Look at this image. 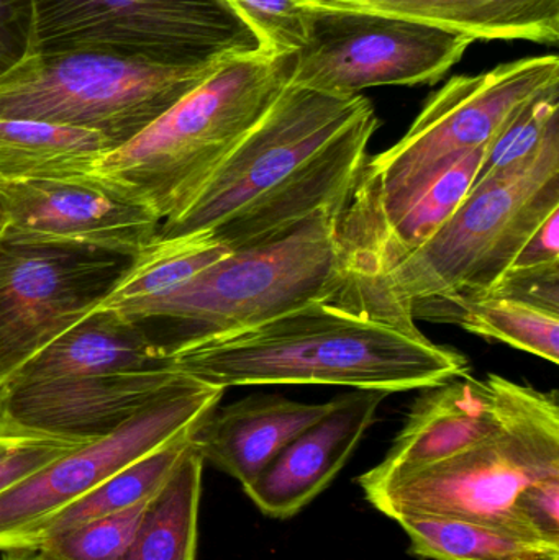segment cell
<instances>
[{"label":"cell","instance_id":"obj_1","mask_svg":"<svg viewBox=\"0 0 559 560\" xmlns=\"http://www.w3.org/2000/svg\"><path fill=\"white\" fill-rule=\"evenodd\" d=\"M380 127L361 94L289 81L261 120L160 238L207 230L230 252L275 242L347 207Z\"/></svg>","mask_w":559,"mask_h":560},{"label":"cell","instance_id":"obj_2","mask_svg":"<svg viewBox=\"0 0 559 560\" xmlns=\"http://www.w3.org/2000/svg\"><path fill=\"white\" fill-rule=\"evenodd\" d=\"M170 365L216 387L337 385L409 392L469 374L456 349L420 329L374 318L335 300L308 303L246 331L177 349Z\"/></svg>","mask_w":559,"mask_h":560},{"label":"cell","instance_id":"obj_3","mask_svg":"<svg viewBox=\"0 0 559 560\" xmlns=\"http://www.w3.org/2000/svg\"><path fill=\"white\" fill-rule=\"evenodd\" d=\"M558 210L555 138L525 166L473 186L426 243L377 271L345 280L335 302L400 328L419 329L414 306L488 292Z\"/></svg>","mask_w":559,"mask_h":560},{"label":"cell","instance_id":"obj_4","mask_svg":"<svg viewBox=\"0 0 559 560\" xmlns=\"http://www.w3.org/2000/svg\"><path fill=\"white\" fill-rule=\"evenodd\" d=\"M341 212L314 217L275 242L230 252L170 295L114 310L170 358L186 346L335 300L345 282Z\"/></svg>","mask_w":559,"mask_h":560},{"label":"cell","instance_id":"obj_5","mask_svg":"<svg viewBox=\"0 0 559 560\" xmlns=\"http://www.w3.org/2000/svg\"><path fill=\"white\" fill-rule=\"evenodd\" d=\"M294 56L232 59L127 143L95 164V176L151 207L163 223L194 202L216 171L291 81Z\"/></svg>","mask_w":559,"mask_h":560},{"label":"cell","instance_id":"obj_6","mask_svg":"<svg viewBox=\"0 0 559 560\" xmlns=\"http://www.w3.org/2000/svg\"><path fill=\"white\" fill-rule=\"evenodd\" d=\"M229 61L176 65L115 52H23L0 75V118L88 128L112 151Z\"/></svg>","mask_w":559,"mask_h":560},{"label":"cell","instance_id":"obj_7","mask_svg":"<svg viewBox=\"0 0 559 560\" xmlns=\"http://www.w3.org/2000/svg\"><path fill=\"white\" fill-rule=\"evenodd\" d=\"M551 477H559L558 392L517 382L508 418L491 438L364 490V495L393 520L432 513L498 523L525 533L514 518L515 500L532 483Z\"/></svg>","mask_w":559,"mask_h":560},{"label":"cell","instance_id":"obj_8","mask_svg":"<svg viewBox=\"0 0 559 560\" xmlns=\"http://www.w3.org/2000/svg\"><path fill=\"white\" fill-rule=\"evenodd\" d=\"M28 55L115 52L176 65L266 55L223 0H25Z\"/></svg>","mask_w":559,"mask_h":560},{"label":"cell","instance_id":"obj_9","mask_svg":"<svg viewBox=\"0 0 559 560\" xmlns=\"http://www.w3.org/2000/svg\"><path fill=\"white\" fill-rule=\"evenodd\" d=\"M554 88H559L555 55L453 78L394 147L368 158L354 192L376 207L393 202L443 161L488 147L525 104Z\"/></svg>","mask_w":559,"mask_h":560},{"label":"cell","instance_id":"obj_10","mask_svg":"<svg viewBox=\"0 0 559 560\" xmlns=\"http://www.w3.org/2000/svg\"><path fill=\"white\" fill-rule=\"evenodd\" d=\"M473 42L465 33L399 16L308 7L307 39L295 52L291 82L343 95L432 84Z\"/></svg>","mask_w":559,"mask_h":560},{"label":"cell","instance_id":"obj_11","mask_svg":"<svg viewBox=\"0 0 559 560\" xmlns=\"http://www.w3.org/2000/svg\"><path fill=\"white\" fill-rule=\"evenodd\" d=\"M137 255L0 235V390L97 308Z\"/></svg>","mask_w":559,"mask_h":560},{"label":"cell","instance_id":"obj_12","mask_svg":"<svg viewBox=\"0 0 559 560\" xmlns=\"http://www.w3.org/2000/svg\"><path fill=\"white\" fill-rule=\"evenodd\" d=\"M225 388L190 377L112 433L89 441L0 493V552L23 549L46 522L108 477L183 434L219 407Z\"/></svg>","mask_w":559,"mask_h":560},{"label":"cell","instance_id":"obj_13","mask_svg":"<svg viewBox=\"0 0 559 560\" xmlns=\"http://www.w3.org/2000/svg\"><path fill=\"white\" fill-rule=\"evenodd\" d=\"M160 230L150 206L95 174L0 180V235L7 238L138 255Z\"/></svg>","mask_w":559,"mask_h":560},{"label":"cell","instance_id":"obj_14","mask_svg":"<svg viewBox=\"0 0 559 560\" xmlns=\"http://www.w3.org/2000/svg\"><path fill=\"white\" fill-rule=\"evenodd\" d=\"M189 375L171 368L49 381H13L0 390L10 423L61 436L95 440L183 387Z\"/></svg>","mask_w":559,"mask_h":560},{"label":"cell","instance_id":"obj_15","mask_svg":"<svg viewBox=\"0 0 559 560\" xmlns=\"http://www.w3.org/2000/svg\"><path fill=\"white\" fill-rule=\"evenodd\" d=\"M515 387L517 382L502 375L481 381L466 374L423 388L386 457L358 477L363 492L491 438L508 418Z\"/></svg>","mask_w":559,"mask_h":560},{"label":"cell","instance_id":"obj_16","mask_svg":"<svg viewBox=\"0 0 559 560\" xmlns=\"http://www.w3.org/2000/svg\"><path fill=\"white\" fill-rule=\"evenodd\" d=\"M386 395L354 390L335 398L324 418L299 434L249 486L243 487L246 497L269 518L298 515L347 466Z\"/></svg>","mask_w":559,"mask_h":560},{"label":"cell","instance_id":"obj_17","mask_svg":"<svg viewBox=\"0 0 559 560\" xmlns=\"http://www.w3.org/2000/svg\"><path fill=\"white\" fill-rule=\"evenodd\" d=\"M331 407L334 400L302 404L282 395H252L217 407L197 428L193 441L203 463L246 487Z\"/></svg>","mask_w":559,"mask_h":560},{"label":"cell","instance_id":"obj_18","mask_svg":"<svg viewBox=\"0 0 559 560\" xmlns=\"http://www.w3.org/2000/svg\"><path fill=\"white\" fill-rule=\"evenodd\" d=\"M322 9L360 10L429 23L473 39H525L555 45L559 0H298Z\"/></svg>","mask_w":559,"mask_h":560},{"label":"cell","instance_id":"obj_19","mask_svg":"<svg viewBox=\"0 0 559 560\" xmlns=\"http://www.w3.org/2000/svg\"><path fill=\"white\" fill-rule=\"evenodd\" d=\"M147 332L114 308L92 310L38 352L13 381H49L167 368ZM12 381V382H13Z\"/></svg>","mask_w":559,"mask_h":560},{"label":"cell","instance_id":"obj_20","mask_svg":"<svg viewBox=\"0 0 559 560\" xmlns=\"http://www.w3.org/2000/svg\"><path fill=\"white\" fill-rule=\"evenodd\" d=\"M108 151V141L88 128L30 118H0L2 183L89 176Z\"/></svg>","mask_w":559,"mask_h":560},{"label":"cell","instance_id":"obj_21","mask_svg":"<svg viewBox=\"0 0 559 560\" xmlns=\"http://www.w3.org/2000/svg\"><path fill=\"white\" fill-rule=\"evenodd\" d=\"M412 316L456 323L473 335L558 364L559 312L531 300L494 292L453 296L419 303L414 306Z\"/></svg>","mask_w":559,"mask_h":560},{"label":"cell","instance_id":"obj_22","mask_svg":"<svg viewBox=\"0 0 559 560\" xmlns=\"http://www.w3.org/2000/svg\"><path fill=\"white\" fill-rule=\"evenodd\" d=\"M394 522L409 536L410 552L432 560H559V546L498 523L412 513Z\"/></svg>","mask_w":559,"mask_h":560},{"label":"cell","instance_id":"obj_23","mask_svg":"<svg viewBox=\"0 0 559 560\" xmlns=\"http://www.w3.org/2000/svg\"><path fill=\"white\" fill-rule=\"evenodd\" d=\"M194 433L196 431H190V433L170 441L153 453L147 454L108 477L91 493L82 497L81 500L46 522L23 549L33 551L39 542L59 535V533L68 532V529L94 522V520L125 512V510L133 509L148 500H153L179 466L184 454L189 450Z\"/></svg>","mask_w":559,"mask_h":560},{"label":"cell","instance_id":"obj_24","mask_svg":"<svg viewBox=\"0 0 559 560\" xmlns=\"http://www.w3.org/2000/svg\"><path fill=\"white\" fill-rule=\"evenodd\" d=\"M203 459L194 441L154 497L125 560H196Z\"/></svg>","mask_w":559,"mask_h":560},{"label":"cell","instance_id":"obj_25","mask_svg":"<svg viewBox=\"0 0 559 560\" xmlns=\"http://www.w3.org/2000/svg\"><path fill=\"white\" fill-rule=\"evenodd\" d=\"M229 253L230 249L207 230L171 238L158 236L138 253L130 271L98 306L124 308L170 295Z\"/></svg>","mask_w":559,"mask_h":560},{"label":"cell","instance_id":"obj_26","mask_svg":"<svg viewBox=\"0 0 559 560\" xmlns=\"http://www.w3.org/2000/svg\"><path fill=\"white\" fill-rule=\"evenodd\" d=\"M555 138H559V88L532 98L505 124L486 147L473 186L525 166Z\"/></svg>","mask_w":559,"mask_h":560},{"label":"cell","instance_id":"obj_27","mask_svg":"<svg viewBox=\"0 0 559 560\" xmlns=\"http://www.w3.org/2000/svg\"><path fill=\"white\" fill-rule=\"evenodd\" d=\"M153 500L75 526L39 542V560H125Z\"/></svg>","mask_w":559,"mask_h":560},{"label":"cell","instance_id":"obj_28","mask_svg":"<svg viewBox=\"0 0 559 560\" xmlns=\"http://www.w3.org/2000/svg\"><path fill=\"white\" fill-rule=\"evenodd\" d=\"M89 441L92 440L45 433L3 420L0 423V493Z\"/></svg>","mask_w":559,"mask_h":560},{"label":"cell","instance_id":"obj_29","mask_svg":"<svg viewBox=\"0 0 559 560\" xmlns=\"http://www.w3.org/2000/svg\"><path fill=\"white\" fill-rule=\"evenodd\" d=\"M268 56L295 55L307 39L308 7L298 0H223Z\"/></svg>","mask_w":559,"mask_h":560},{"label":"cell","instance_id":"obj_30","mask_svg":"<svg viewBox=\"0 0 559 560\" xmlns=\"http://www.w3.org/2000/svg\"><path fill=\"white\" fill-rule=\"evenodd\" d=\"M514 518L528 535L559 546V477L522 490L514 503Z\"/></svg>","mask_w":559,"mask_h":560},{"label":"cell","instance_id":"obj_31","mask_svg":"<svg viewBox=\"0 0 559 560\" xmlns=\"http://www.w3.org/2000/svg\"><path fill=\"white\" fill-rule=\"evenodd\" d=\"M559 266V210L551 213L544 225L532 235L512 262L514 271L557 268Z\"/></svg>","mask_w":559,"mask_h":560},{"label":"cell","instance_id":"obj_32","mask_svg":"<svg viewBox=\"0 0 559 560\" xmlns=\"http://www.w3.org/2000/svg\"><path fill=\"white\" fill-rule=\"evenodd\" d=\"M25 28V0H0V75L22 58Z\"/></svg>","mask_w":559,"mask_h":560},{"label":"cell","instance_id":"obj_33","mask_svg":"<svg viewBox=\"0 0 559 560\" xmlns=\"http://www.w3.org/2000/svg\"><path fill=\"white\" fill-rule=\"evenodd\" d=\"M2 560H39L35 551H26V549H12V551H3Z\"/></svg>","mask_w":559,"mask_h":560},{"label":"cell","instance_id":"obj_34","mask_svg":"<svg viewBox=\"0 0 559 560\" xmlns=\"http://www.w3.org/2000/svg\"><path fill=\"white\" fill-rule=\"evenodd\" d=\"M2 421H3L2 411H0V423H2Z\"/></svg>","mask_w":559,"mask_h":560}]
</instances>
